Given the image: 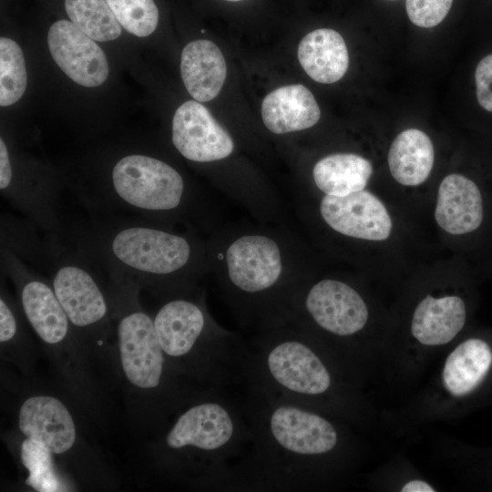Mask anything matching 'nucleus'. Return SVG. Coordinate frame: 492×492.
I'll use <instances>...</instances> for the list:
<instances>
[{
  "label": "nucleus",
  "instance_id": "f257e3e1",
  "mask_svg": "<svg viewBox=\"0 0 492 492\" xmlns=\"http://www.w3.org/2000/svg\"><path fill=\"white\" fill-rule=\"evenodd\" d=\"M241 402L251 431L229 490L298 491L310 487L337 453L342 436L325 415L243 380ZM326 468V467H325Z\"/></svg>",
  "mask_w": 492,
  "mask_h": 492
},
{
  "label": "nucleus",
  "instance_id": "f03ea898",
  "mask_svg": "<svg viewBox=\"0 0 492 492\" xmlns=\"http://www.w3.org/2000/svg\"><path fill=\"white\" fill-rule=\"evenodd\" d=\"M65 237L109 276L154 285L188 270L193 248L187 237L131 215L88 213L66 223Z\"/></svg>",
  "mask_w": 492,
  "mask_h": 492
},
{
  "label": "nucleus",
  "instance_id": "7ed1b4c3",
  "mask_svg": "<svg viewBox=\"0 0 492 492\" xmlns=\"http://www.w3.org/2000/svg\"><path fill=\"white\" fill-rule=\"evenodd\" d=\"M88 213L137 216L153 222L179 210L186 198L181 174L164 160L140 152L119 156L94 178L69 184Z\"/></svg>",
  "mask_w": 492,
  "mask_h": 492
},
{
  "label": "nucleus",
  "instance_id": "20e7f679",
  "mask_svg": "<svg viewBox=\"0 0 492 492\" xmlns=\"http://www.w3.org/2000/svg\"><path fill=\"white\" fill-rule=\"evenodd\" d=\"M226 390L215 388L207 398L189 406L164 438L166 448L184 456L186 463L193 464L198 456L206 478L222 490H229L233 467L251 441L241 402L232 400Z\"/></svg>",
  "mask_w": 492,
  "mask_h": 492
},
{
  "label": "nucleus",
  "instance_id": "39448f33",
  "mask_svg": "<svg viewBox=\"0 0 492 492\" xmlns=\"http://www.w3.org/2000/svg\"><path fill=\"white\" fill-rule=\"evenodd\" d=\"M153 321L168 358L184 362L183 367L212 387L227 389L241 384L248 347L212 328L199 304L172 299L159 309Z\"/></svg>",
  "mask_w": 492,
  "mask_h": 492
},
{
  "label": "nucleus",
  "instance_id": "423d86ee",
  "mask_svg": "<svg viewBox=\"0 0 492 492\" xmlns=\"http://www.w3.org/2000/svg\"><path fill=\"white\" fill-rule=\"evenodd\" d=\"M51 259L47 273L69 321L92 328L106 321L108 306L96 273V264L67 237L49 233Z\"/></svg>",
  "mask_w": 492,
  "mask_h": 492
},
{
  "label": "nucleus",
  "instance_id": "0eeeda50",
  "mask_svg": "<svg viewBox=\"0 0 492 492\" xmlns=\"http://www.w3.org/2000/svg\"><path fill=\"white\" fill-rule=\"evenodd\" d=\"M124 299L118 323L122 369L137 387L157 389L165 381L167 356L159 343L153 319L135 302L139 285L130 279L109 276Z\"/></svg>",
  "mask_w": 492,
  "mask_h": 492
},
{
  "label": "nucleus",
  "instance_id": "6e6552de",
  "mask_svg": "<svg viewBox=\"0 0 492 492\" xmlns=\"http://www.w3.org/2000/svg\"><path fill=\"white\" fill-rule=\"evenodd\" d=\"M302 307L317 330L337 339L352 338L365 328L370 316L362 294L336 279H323L307 292Z\"/></svg>",
  "mask_w": 492,
  "mask_h": 492
},
{
  "label": "nucleus",
  "instance_id": "1a4fd4ad",
  "mask_svg": "<svg viewBox=\"0 0 492 492\" xmlns=\"http://www.w3.org/2000/svg\"><path fill=\"white\" fill-rule=\"evenodd\" d=\"M319 210L332 230L349 238L381 243L390 240L395 231L389 208L366 189L346 196L324 195Z\"/></svg>",
  "mask_w": 492,
  "mask_h": 492
},
{
  "label": "nucleus",
  "instance_id": "9d476101",
  "mask_svg": "<svg viewBox=\"0 0 492 492\" xmlns=\"http://www.w3.org/2000/svg\"><path fill=\"white\" fill-rule=\"evenodd\" d=\"M489 207L487 193L474 179L461 173H450L438 185L434 220L446 235L465 239L482 230Z\"/></svg>",
  "mask_w": 492,
  "mask_h": 492
},
{
  "label": "nucleus",
  "instance_id": "9b49d317",
  "mask_svg": "<svg viewBox=\"0 0 492 492\" xmlns=\"http://www.w3.org/2000/svg\"><path fill=\"white\" fill-rule=\"evenodd\" d=\"M171 139L187 159L205 163L230 156L234 143L209 109L197 100L180 105L172 119Z\"/></svg>",
  "mask_w": 492,
  "mask_h": 492
},
{
  "label": "nucleus",
  "instance_id": "f8f14e48",
  "mask_svg": "<svg viewBox=\"0 0 492 492\" xmlns=\"http://www.w3.org/2000/svg\"><path fill=\"white\" fill-rule=\"evenodd\" d=\"M50 54L74 82L93 87L103 84L108 76V64L100 46L71 21L58 20L47 33Z\"/></svg>",
  "mask_w": 492,
  "mask_h": 492
},
{
  "label": "nucleus",
  "instance_id": "ddd939ff",
  "mask_svg": "<svg viewBox=\"0 0 492 492\" xmlns=\"http://www.w3.org/2000/svg\"><path fill=\"white\" fill-rule=\"evenodd\" d=\"M226 261L231 283L247 294L269 291L282 273L280 249L266 236L246 235L237 239L227 250Z\"/></svg>",
  "mask_w": 492,
  "mask_h": 492
},
{
  "label": "nucleus",
  "instance_id": "4468645a",
  "mask_svg": "<svg viewBox=\"0 0 492 492\" xmlns=\"http://www.w3.org/2000/svg\"><path fill=\"white\" fill-rule=\"evenodd\" d=\"M19 428L53 454L69 450L76 440V427L72 416L58 399L36 395L26 399L19 411Z\"/></svg>",
  "mask_w": 492,
  "mask_h": 492
},
{
  "label": "nucleus",
  "instance_id": "2eb2a0df",
  "mask_svg": "<svg viewBox=\"0 0 492 492\" xmlns=\"http://www.w3.org/2000/svg\"><path fill=\"white\" fill-rule=\"evenodd\" d=\"M466 321L465 301L456 294L425 295L411 319V333L421 344L438 346L451 342Z\"/></svg>",
  "mask_w": 492,
  "mask_h": 492
},
{
  "label": "nucleus",
  "instance_id": "dca6fc26",
  "mask_svg": "<svg viewBox=\"0 0 492 492\" xmlns=\"http://www.w3.org/2000/svg\"><path fill=\"white\" fill-rule=\"evenodd\" d=\"M321 116L312 92L303 85L283 86L269 93L261 104L265 127L275 134H284L314 126Z\"/></svg>",
  "mask_w": 492,
  "mask_h": 492
},
{
  "label": "nucleus",
  "instance_id": "f3484780",
  "mask_svg": "<svg viewBox=\"0 0 492 492\" xmlns=\"http://www.w3.org/2000/svg\"><path fill=\"white\" fill-rule=\"evenodd\" d=\"M180 74L190 95L199 102L215 98L227 75L226 62L220 48L211 41L200 39L182 50Z\"/></svg>",
  "mask_w": 492,
  "mask_h": 492
},
{
  "label": "nucleus",
  "instance_id": "a211bd4d",
  "mask_svg": "<svg viewBox=\"0 0 492 492\" xmlns=\"http://www.w3.org/2000/svg\"><path fill=\"white\" fill-rule=\"evenodd\" d=\"M387 162L394 180L405 188L423 185L435 164L434 144L424 131L408 128L392 141Z\"/></svg>",
  "mask_w": 492,
  "mask_h": 492
},
{
  "label": "nucleus",
  "instance_id": "6ab92c4d",
  "mask_svg": "<svg viewBox=\"0 0 492 492\" xmlns=\"http://www.w3.org/2000/svg\"><path fill=\"white\" fill-rule=\"evenodd\" d=\"M297 54L303 70L319 83H334L348 69L346 44L342 36L333 29L320 28L308 33L300 42Z\"/></svg>",
  "mask_w": 492,
  "mask_h": 492
},
{
  "label": "nucleus",
  "instance_id": "aec40b11",
  "mask_svg": "<svg viewBox=\"0 0 492 492\" xmlns=\"http://www.w3.org/2000/svg\"><path fill=\"white\" fill-rule=\"evenodd\" d=\"M373 172L372 162L366 158L354 153H334L314 165L313 178L324 195L346 196L365 190Z\"/></svg>",
  "mask_w": 492,
  "mask_h": 492
},
{
  "label": "nucleus",
  "instance_id": "412c9836",
  "mask_svg": "<svg viewBox=\"0 0 492 492\" xmlns=\"http://www.w3.org/2000/svg\"><path fill=\"white\" fill-rule=\"evenodd\" d=\"M492 364L489 345L478 338H470L450 353L442 372L445 388L454 396L473 391L487 375Z\"/></svg>",
  "mask_w": 492,
  "mask_h": 492
},
{
  "label": "nucleus",
  "instance_id": "4be33fe9",
  "mask_svg": "<svg viewBox=\"0 0 492 492\" xmlns=\"http://www.w3.org/2000/svg\"><path fill=\"white\" fill-rule=\"evenodd\" d=\"M0 247H4L36 271L46 272L51 259V241L27 218L2 212L0 218Z\"/></svg>",
  "mask_w": 492,
  "mask_h": 492
},
{
  "label": "nucleus",
  "instance_id": "5701e85b",
  "mask_svg": "<svg viewBox=\"0 0 492 492\" xmlns=\"http://www.w3.org/2000/svg\"><path fill=\"white\" fill-rule=\"evenodd\" d=\"M71 22L97 41H110L121 35V27L106 0H65Z\"/></svg>",
  "mask_w": 492,
  "mask_h": 492
},
{
  "label": "nucleus",
  "instance_id": "b1692460",
  "mask_svg": "<svg viewBox=\"0 0 492 492\" xmlns=\"http://www.w3.org/2000/svg\"><path fill=\"white\" fill-rule=\"evenodd\" d=\"M26 69L20 46L12 39L0 38V105L15 104L26 87Z\"/></svg>",
  "mask_w": 492,
  "mask_h": 492
},
{
  "label": "nucleus",
  "instance_id": "393cba45",
  "mask_svg": "<svg viewBox=\"0 0 492 492\" xmlns=\"http://www.w3.org/2000/svg\"><path fill=\"white\" fill-rule=\"evenodd\" d=\"M41 444L26 438L21 446V460L29 475L26 485L38 492L66 491L53 465L52 455Z\"/></svg>",
  "mask_w": 492,
  "mask_h": 492
},
{
  "label": "nucleus",
  "instance_id": "a878e982",
  "mask_svg": "<svg viewBox=\"0 0 492 492\" xmlns=\"http://www.w3.org/2000/svg\"><path fill=\"white\" fill-rule=\"evenodd\" d=\"M121 26L139 37L157 28L159 11L154 0H106Z\"/></svg>",
  "mask_w": 492,
  "mask_h": 492
},
{
  "label": "nucleus",
  "instance_id": "bb28decb",
  "mask_svg": "<svg viewBox=\"0 0 492 492\" xmlns=\"http://www.w3.org/2000/svg\"><path fill=\"white\" fill-rule=\"evenodd\" d=\"M453 0H406V13L411 22L430 28L440 24L448 14Z\"/></svg>",
  "mask_w": 492,
  "mask_h": 492
},
{
  "label": "nucleus",
  "instance_id": "cd10ccee",
  "mask_svg": "<svg viewBox=\"0 0 492 492\" xmlns=\"http://www.w3.org/2000/svg\"><path fill=\"white\" fill-rule=\"evenodd\" d=\"M475 80L479 105L487 111L492 112V54L486 56L478 63Z\"/></svg>",
  "mask_w": 492,
  "mask_h": 492
},
{
  "label": "nucleus",
  "instance_id": "c85d7f7f",
  "mask_svg": "<svg viewBox=\"0 0 492 492\" xmlns=\"http://www.w3.org/2000/svg\"><path fill=\"white\" fill-rule=\"evenodd\" d=\"M18 332V320L5 295L0 298V342L7 343Z\"/></svg>",
  "mask_w": 492,
  "mask_h": 492
},
{
  "label": "nucleus",
  "instance_id": "c756f323",
  "mask_svg": "<svg viewBox=\"0 0 492 492\" xmlns=\"http://www.w3.org/2000/svg\"><path fill=\"white\" fill-rule=\"evenodd\" d=\"M402 492H434L435 488L428 483L423 480H411L405 483L402 489Z\"/></svg>",
  "mask_w": 492,
  "mask_h": 492
},
{
  "label": "nucleus",
  "instance_id": "7c9ffc66",
  "mask_svg": "<svg viewBox=\"0 0 492 492\" xmlns=\"http://www.w3.org/2000/svg\"><path fill=\"white\" fill-rule=\"evenodd\" d=\"M225 1H229V2H238V1H241V0H225Z\"/></svg>",
  "mask_w": 492,
  "mask_h": 492
},
{
  "label": "nucleus",
  "instance_id": "2f4dec72",
  "mask_svg": "<svg viewBox=\"0 0 492 492\" xmlns=\"http://www.w3.org/2000/svg\"><path fill=\"white\" fill-rule=\"evenodd\" d=\"M393 1V0H392Z\"/></svg>",
  "mask_w": 492,
  "mask_h": 492
}]
</instances>
